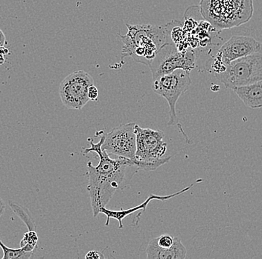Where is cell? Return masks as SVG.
I'll use <instances>...</instances> for the list:
<instances>
[{
  "mask_svg": "<svg viewBox=\"0 0 262 259\" xmlns=\"http://www.w3.org/2000/svg\"><path fill=\"white\" fill-rule=\"evenodd\" d=\"M96 136L100 137L97 144L93 139L88 138L91 147L83 149V154L96 152L99 158V163L94 166L91 162L88 163V191L93 216L97 217L100 209L106 207L115 193L122 191L130 183L133 177L139 171V167L128 159L111 158L105 150H103L104 132H96Z\"/></svg>",
  "mask_w": 262,
  "mask_h": 259,
  "instance_id": "1",
  "label": "cell"
},
{
  "mask_svg": "<svg viewBox=\"0 0 262 259\" xmlns=\"http://www.w3.org/2000/svg\"><path fill=\"white\" fill-rule=\"evenodd\" d=\"M128 32L121 35L124 43L123 57H131L137 63L149 66L157 52L168 42V25H129Z\"/></svg>",
  "mask_w": 262,
  "mask_h": 259,
  "instance_id": "2",
  "label": "cell"
},
{
  "mask_svg": "<svg viewBox=\"0 0 262 259\" xmlns=\"http://www.w3.org/2000/svg\"><path fill=\"white\" fill-rule=\"evenodd\" d=\"M253 0H201V13L217 29L237 27L253 15Z\"/></svg>",
  "mask_w": 262,
  "mask_h": 259,
  "instance_id": "3",
  "label": "cell"
},
{
  "mask_svg": "<svg viewBox=\"0 0 262 259\" xmlns=\"http://www.w3.org/2000/svg\"><path fill=\"white\" fill-rule=\"evenodd\" d=\"M137 139V152L134 162L139 170L154 171L171 160V157L163 158L168 145L163 142V131L150 128H142L137 124L134 129Z\"/></svg>",
  "mask_w": 262,
  "mask_h": 259,
  "instance_id": "4",
  "label": "cell"
},
{
  "mask_svg": "<svg viewBox=\"0 0 262 259\" xmlns=\"http://www.w3.org/2000/svg\"><path fill=\"white\" fill-rule=\"evenodd\" d=\"M214 75L226 88L232 90L262 81V44L256 52L233 61L224 71Z\"/></svg>",
  "mask_w": 262,
  "mask_h": 259,
  "instance_id": "5",
  "label": "cell"
},
{
  "mask_svg": "<svg viewBox=\"0 0 262 259\" xmlns=\"http://www.w3.org/2000/svg\"><path fill=\"white\" fill-rule=\"evenodd\" d=\"M154 91L163 96L169 106L168 126L178 125L179 119L177 115L176 106L182 94L188 91L191 84L190 72L178 69L169 74L161 75L154 80Z\"/></svg>",
  "mask_w": 262,
  "mask_h": 259,
  "instance_id": "6",
  "label": "cell"
},
{
  "mask_svg": "<svg viewBox=\"0 0 262 259\" xmlns=\"http://www.w3.org/2000/svg\"><path fill=\"white\" fill-rule=\"evenodd\" d=\"M195 62L194 51H180L172 43H165L157 52L149 67L154 81L161 75L169 74L178 69L191 72L195 68Z\"/></svg>",
  "mask_w": 262,
  "mask_h": 259,
  "instance_id": "7",
  "label": "cell"
},
{
  "mask_svg": "<svg viewBox=\"0 0 262 259\" xmlns=\"http://www.w3.org/2000/svg\"><path fill=\"white\" fill-rule=\"evenodd\" d=\"M93 85V77L83 70H78L67 75L59 88V95L63 106L68 109H83L90 101L88 91Z\"/></svg>",
  "mask_w": 262,
  "mask_h": 259,
  "instance_id": "8",
  "label": "cell"
},
{
  "mask_svg": "<svg viewBox=\"0 0 262 259\" xmlns=\"http://www.w3.org/2000/svg\"><path fill=\"white\" fill-rule=\"evenodd\" d=\"M135 125L134 123L121 124L109 133L104 134L102 150H105L108 155L135 162L137 152Z\"/></svg>",
  "mask_w": 262,
  "mask_h": 259,
  "instance_id": "9",
  "label": "cell"
},
{
  "mask_svg": "<svg viewBox=\"0 0 262 259\" xmlns=\"http://www.w3.org/2000/svg\"><path fill=\"white\" fill-rule=\"evenodd\" d=\"M261 44V43L249 36H232L221 46L214 61L227 67L233 61L256 52Z\"/></svg>",
  "mask_w": 262,
  "mask_h": 259,
  "instance_id": "10",
  "label": "cell"
},
{
  "mask_svg": "<svg viewBox=\"0 0 262 259\" xmlns=\"http://www.w3.org/2000/svg\"><path fill=\"white\" fill-rule=\"evenodd\" d=\"M145 251L148 259H184L187 254L179 237L168 234L150 240Z\"/></svg>",
  "mask_w": 262,
  "mask_h": 259,
  "instance_id": "11",
  "label": "cell"
},
{
  "mask_svg": "<svg viewBox=\"0 0 262 259\" xmlns=\"http://www.w3.org/2000/svg\"><path fill=\"white\" fill-rule=\"evenodd\" d=\"M194 183L190 185L189 186L186 187V188H183L181 191H178L172 194L167 195V196H158V195L151 194L145 200L142 204L139 205V206H136V207L131 208V209L127 210H119V211H114V210H109L106 209V207L101 208L100 209V213L104 214L106 215V221L105 225L106 226H109L110 221L111 219H116L119 221V229H122L123 224L122 221L124 218L128 217L133 213L137 212V211H140V210H143L145 211L146 210L147 206H148L149 203L152 201H165L171 200V198L175 197V196H179L180 194L187 192L189 191L193 186H194Z\"/></svg>",
  "mask_w": 262,
  "mask_h": 259,
  "instance_id": "12",
  "label": "cell"
},
{
  "mask_svg": "<svg viewBox=\"0 0 262 259\" xmlns=\"http://www.w3.org/2000/svg\"><path fill=\"white\" fill-rule=\"evenodd\" d=\"M232 90L247 107L253 109L262 108V81L237 87Z\"/></svg>",
  "mask_w": 262,
  "mask_h": 259,
  "instance_id": "13",
  "label": "cell"
},
{
  "mask_svg": "<svg viewBox=\"0 0 262 259\" xmlns=\"http://www.w3.org/2000/svg\"><path fill=\"white\" fill-rule=\"evenodd\" d=\"M9 206L14 213H15L16 215L22 220L23 222L29 229V231H36V225L34 220L27 208L11 201H9Z\"/></svg>",
  "mask_w": 262,
  "mask_h": 259,
  "instance_id": "14",
  "label": "cell"
},
{
  "mask_svg": "<svg viewBox=\"0 0 262 259\" xmlns=\"http://www.w3.org/2000/svg\"><path fill=\"white\" fill-rule=\"evenodd\" d=\"M0 247L3 251V259H27L31 258L33 252H26L23 248L11 249L6 247L0 238Z\"/></svg>",
  "mask_w": 262,
  "mask_h": 259,
  "instance_id": "15",
  "label": "cell"
},
{
  "mask_svg": "<svg viewBox=\"0 0 262 259\" xmlns=\"http://www.w3.org/2000/svg\"><path fill=\"white\" fill-rule=\"evenodd\" d=\"M38 241L36 231H29L25 233L24 238L21 240L20 247L26 252H33L37 247V243Z\"/></svg>",
  "mask_w": 262,
  "mask_h": 259,
  "instance_id": "16",
  "label": "cell"
},
{
  "mask_svg": "<svg viewBox=\"0 0 262 259\" xmlns=\"http://www.w3.org/2000/svg\"><path fill=\"white\" fill-rule=\"evenodd\" d=\"M88 98L90 101L97 102L98 101V90L94 85H91L89 88Z\"/></svg>",
  "mask_w": 262,
  "mask_h": 259,
  "instance_id": "17",
  "label": "cell"
},
{
  "mask_svg": "<svg viewBox=\"0 0 262 259\" xmlns=\"http://www.w3.org/2000/svg\"><path fill=\"white\" fill-rule=\"evenodd\" d=\"M85 258L86 259H104L105 258L104 255H103L101 252H98V251H90L85 255Z\"/></svg>",
  "mask_w": 262,
  "mask_h": 259,
  "instance_id": "18",
  "label": "cell"
},
{
  "mask_svg": "<svg viewBox=\"0 0 262 259\" xmlns=\"http://www.w3.org/2000/svg\"><path fill=\"white\" fill-rule=\"evenodd\" d=\"M5 210H6V203L0 197V217L4 214Z\"/></svg>",
  "mask_w": 262,
  "mask_h": 259,
  "instance_id": "19",
  "label": "cell"
},
{
  "mask_svg": "<svg viewBox=\"0 0 262 259\" xmlns=\"http://www.w3.org/2000/svg\"><path fill=\"white\" fill-rule=\"evenodd\" d=\"M6 43V36L3 33V31L0 29V44L3 46H5Z\"/></svg>",
  "mask_w": 262,
  "mask_h": 259,
  "instance_id": "20",
  "label": "cell"
},
{
  "mask_svg": "<svg viewBox=\"0 0 262 259\" xmlns=\"http://www.w3.org/2000/svg\"><path fill=\"white\" fill-rule=\"evenodd\" d=\"M4 62L5 59L4 58H3V55H1V54H0V64H1V65H3V64L4 63Z\"/></svg>",
  "mask_w": 262,
  "mask_h": 259,
  "instance_id": "21",
  "label": "cell"
},
{
  "mask_svg": "<svg viewBox=\"0 0 262 259\" xmlns=\"http://www.w3.org/2000/svg\"><path fill=\"white\" fill-rule=\"evenodd\" d=\"M3 47V45H2L1 44H0V47Z\"/></svg>",
  "mask_w": 262,
  "mask_h": 259,
  "instance_id": "22",
  "label": "cell"
}]
</instances>
